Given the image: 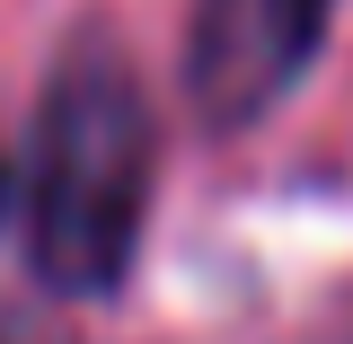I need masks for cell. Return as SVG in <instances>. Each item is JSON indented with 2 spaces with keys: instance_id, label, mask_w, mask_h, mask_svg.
Wrapping results in <instances>:
<instances>
[{
  "instance_id": "2",
  "label": "cell",
  "mask_w": 353,
  "mask_h": 344,
  "mask_svg": "<svg viewBox=\"0 0 353 344\" xmlns=\"http://www.w3.org/2000/svg\"><path fill=\"white\" fill-rule=\"evenodd\" d=\"M336 0H194L185 27V97L212 132L274 115L327 44Z\"/></svg>"
},
{
  "instance_id": "1",
  "label": "cell",
  "mask_w": 353,
  "mask_h": 344,
  "mask_svg": "<svg viewBox=\"0 0 353 344\" xmlns=\"http://www.w3.org/2000/svg\"><path fill=\"white\" fill-rule=\"evenodd\" d=\"M150 176H159V132H150L141 71L106 36H80L44 80L36 168H27V247L53 292L106 301L132 274Z\"/></svg>"
},
{
  "instance_id": "3",
  "label": "cell",
  "mask_w": 353,
  "mask_h": 344,
  "mask_svg": "<svg viewBox=\"0 0 353 344\" xmlns=\"http://www.w3.org/2000/svg\"><path fill=\"white\" fill-rule=\"evenodd\" d=\"M0 203H9V168H0Z\"/></svg>"
}]
</instances>
